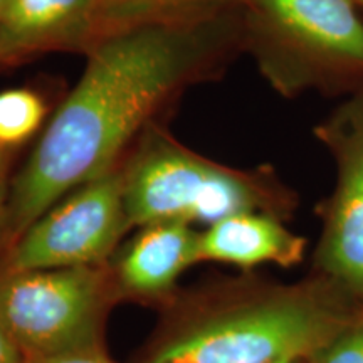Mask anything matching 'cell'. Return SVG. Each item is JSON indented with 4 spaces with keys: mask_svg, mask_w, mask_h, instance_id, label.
<instances>
[{
    "mask_svg": "<svg viewBox=\"0 0 363 363\" xmlns=\"http://www.w3.org/2000/svg\"><path fill=\"white\" fill-rule=\"evenodd\" d=\"M222 43L224 30L208 13L131 22L94 39L78 84L13 180L7 203L11 247L62 197L115 170L136 131L206 72Z\"/></svg>",
    "mask_w": 363,
    "mask_h": 363,
    "instance_id": "cell-1",
    "label": "cell"
},
{
    "mask_svg": "<svg viewBox=\"0 0 363 363\" xmlns=\"http://www.w3.org/2000/svg\"><path fill=\"white\" fill-rule=\"evenodd\" d=\"M175 294L136 363H274L311 358L342 330L311 289Z\"/></svg>",
    "mask_w": 363,
    "mask_h": 363,
    "instance_id": "cell-2",
    "label": "cell"
},
{
    "mask_svg": "<svg viewBox=\"0 0 363 363\" xmlns=\"http://www.w3.org/2000/svg\"><path fill=\"white\" fill-rule=\"evenodd\" d=\"M121 174L130 229L157 222L212 225L242 212L274 216L279 206L264 177L208 160L153 126Z\"/></svg>",
    "mask_w": 363,
    "mask_h": 363,
    "instance_id": "cell-3",
    "label": "cell"
},
{
    "mask_svg": "<svg viewBox=\"0 0 363 363\" xmlns=\"http://www.w3.org/2000/svg\"><path fill=\"white\" fill-rule=\"evenodd\" d=\"M120 303L110 266L0 269V326L27 363L104 348Z\"/></svg>",
    "mask_w": 363,
    "mask_h": 363,
    "instance_id": "cell-4",
    "label": "cell"
},
{
    "mask_svg": "<svg viewBox=\"0 0 363 363\" xmlns=\"http://www.w3.org/2000/svg\"><path fill=\"white\" fill-rule=\"evenodd\" d=\"M123 174L81 185L34 222L9 249L4 271L106 264L128 233Z\"/></svg>",
    "mask_w": 363,
    "mask_h": 363,
    "instance_id": "cell-5",
    "label": "cell"
},
{
    "mask_svg": "<svg viewBox=\"0 0 363 363\" xmlns=\"http://www.w3.org/2000/svg\"><path fill=\"white\" fill-rule=\"evenodd\" d=\"M261 59L276 81L294 67L363 66V22L353 0H246Z\"/></svg>",
    "mask_w": 363,
    "mask_h": 363,
    "instance_id": "cell-6",
    "label": "cell"
},
{
    "mask_svg": "<svg viewBox=\"0 0 363 363\" xmlns=\"http://www.w3.org/2000/svg\"><path fill=\"white\" fill-rule=\"evenodd\" d=\"M201 233L185 222H157L108 261L120 301L167 306L177 294V281L199 261Z\"/></svg>",
    "mask_w": 363,
    "mask_h": 363,
    "instance_id": "cell-7",
    "label": "cell"
},
{
    "mask_svg": "<svg viewBox=\"0 0 363 363\" xmlns=\"http://www.w3.org/2000/svg\"><path fill=\"white\" fill-rule=\"evenodd\" d=\"M103 33V0H9L0 59L86 45Z\"/></svg>",
    "mask_w": 363,
    "mask_h": 363,
    "instance_id": "cell-8",
    "label": "cell"
},
{
    "mask_svg": "<svg viewBox=\"0 0 363 363\" xmlns=\"http://www.w3.org/2000/svg\"><path fill=\"white\" fill-rule=\"evenodd\" d=\"M305 239L288 230L274 216L242 212L208 225L199 238V261L254 267L274 262L293 266L301 261Z\"/></svg>",
    "mask_w": 363,
    "mask_h": 363,
    "instance_id": "cell-9",
    "label": "cell"
},
{
    "mask_svg": "<svg viewBox=\"0 0 363 363\" xmlns=\"http://www.w3.org/2000/svg\"><path fill=\"white\" fill-rule=\"evenodd\" d=\"M320 261L335 279L363 293V145L345 158Z\"/></svg>",
    "mask_w": 363,
    "mask_h": 363,
    "instance_id": "cell-10",
    "label": "cell"
},
{
    "mask_svg": "<svg viewBox=\"0 0 363 363\" xmlns=\"http://www.w3.org/2000/svg\"><path fill=\"white\" fill-rule=\"evenodd\" d=\"M224 2L227 0H103V33L138 21L206 16Z\"/></svg>",
    "mask_w": 363,
    "mask_h": 363,
    "instance_id": "cell-11",
    "label": "cell"
},
{
    "mask_svg": "<svg viewBox=\"0 0 363 363\" xmlns=\"http://www.w3.org/2000/svg\"><path fill=\"white\" fill-rule=\"evenodd\" d=\"M45 103L33 89L16 88L0 93V143L19 145L40 128Z\"/></svg>",
    "mask_w": 363,
    "mask_h": 363,
    "instance_id": "cell-12",
    "label": "cell"
},
{
    "mask_svg": "<svg viewBox=\"0 0 363 363\" xmlns=\"http://www.w3.org/2000/svg\"><path fill=\"white\" fill-rule=\"evenodd\" d=\"M313 363H363V321L340 330L311 357Z\"/></svg>",
    "mask_w": 363,
    "mask_h": 363,
    "instance_id": "cell-13",
    "label": "cell"
},
{
    "mask_svg": "<svg viewBox=\"0 0 363 363\" xmlns=\"http://www.w3.org/2000/svg\"><path fill=\"white\" fill-rule=\"evenodd\" d=\"M33 363H116V362L111 360L110 355L106 353V348H101V350L74 353V355L57 357V358H51V360H39Z\"/></svg>",
    "mask_w": 363,
    "mask_h": 363,
    "instance_id": "cell-14",
    "label": "cell"
},
{
    "mask_svg": "<svg viewBox=\"0 0 363 363\" xmlns=\"http://www.w3.org/2000/svg\"><path fill=\"white\" fill-rule=\"evenodd\" d=\"M0 363H27L26 357L0 326Z\"/></svg>",
    "mask_w": 363,
    "mask_h": 363,
    "instance_id": "cell-15",
    "label": "cell"
},
{
    "mask_svg": "<svg viewBox=\"0 0 363 363\" xmlns=\"http://www.w3.org/2000/svg\"><path fill=\"white\" fill-rule=\"evenodd\" d=\"M7 194L4 185L2 172H0V244L7 239Z\"/></svg>",
    "mask_w": 363,
    "mask_h": 363,
    "instance_id": "cell-16",
    "label": "cell"
},
{
    "mask_svg": "<svg viewBox=\"0 0 363 363\" xmlns=\"http://www.w3.org/2000/svg\"><path fill=\"white\" fill-rule=\"evenodd\" d=\"M7 4H9V0H0V19H2L4 12H6V9H7Z\"/></svg>",
    "mask_w": 363,
    "mask_h": 363,
    "instance_id": "cell-17",
    "label": "cell"
},
{
    "mask_svg": "<svg viewBox=\"0 0 363 363\" xmlns=\"http://www.w3.org/2000/svg\"><path fill=\"white\" fill-rule=\"evenodd\" d=\"M299 360H301V358H283V360L274 363H299Z\"/></svg>",
    "mask_w": 363,
    "mask_h": 363,
    "instance_id": "cell-18",
    "label": "cell"
},
{
    "mask_svg": "<svg viewBox=\"0 0 363 363\" xmlns=\"http://www.w3.org/2000/svg\"><path fill=\"white\" fill-rule=\"evenodd\" d=\"M358 2H362V4H363V0H358Z\"/></svg>",
    "mask_w": 363,
    "mask_h": 363,
    "instance_id": "cell-19",
    "label": "cell"
}]
</instances>
